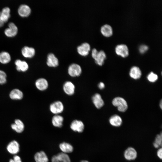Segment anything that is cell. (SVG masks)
<instances>
[{
	"label": "cell",
	"instance_id": "cell-1",
	"mask_svg": "<svg viewBox=\"0 0 162 162\" xmlns=\"http://www.w3.org/2000/svg\"><path fill=\"white\" fill-rule=\"evenodd\" d=\"M91 54L97 64L99 66L103 65L106 58V54L103 50L98 51L96 49L94 48L92 50Z\"/></svg>",
	"mask_w": 162,
	"mask_h": 162
},
{
	"label": "cell",
	"instance_id": "cell-2",
	"mask_svg": "<svg viewBox=\"0 0 162 162\" xmlns=\"http://www.w3.org/2000/svg\"><path fill=\"white\" fill-rule=\"evenodd\" d=\"M112 104L117 107L118 110L121 112H125L128 109V106L126 101L121 97H116L113 99Z\"/></svg>",
	"mask_w": 162,
	"mask_h": 162
},
{
	"label": "cell",
	"instance_id": "cell-3",
	"mask_svg": "<svg viewBox=\"0 0 162 162\" xmlns=\"http://www.w3.org/2000/svg\"><path fill=\"white\" fill-rule=\"evenodd\" d=\"M68 75L71 77H78L82 74V69L79 64L75 63H73L68 66Z\"/></svg>",
	"mask_w": 162,
	"mask_h": 162
},
{
	"label": "cell",
	"instance_id": "cell-4",
	"mask_svg": "<svg viewBox=\"0 0 162 162\" xmlns=\"http://www.w3.org/2000/svg\"><path fill=\"white\" fill-rule=\"evenodd\" d=\"M64 109V105L62 102L57 100L52 103L49 106L50 112L55 115H59L62 113Z\"/></svg>",
	"mask_w": 162,
	"mask_h": 162
},
{
	"label": "cell",
	"instance_id": "cell-5",
	"mask_svg": "<svg viewBox=\"0 0 162 162\" xmlns=\"http://www.w3.org/2000/svg\"><path fill=\"white\" fill-rule=\"evenodd\" d=\"M63 89L64 93L67 95L71 96L75 93V86L72 82L66 81L63 85Z\"/></svg>",
	"mask_w": 162,
	"mask_h": 162
},
{
	"label": "cell",
	"instance_id": "cell-6",
	"mask_svg": "<svg viewBox=\"0 0 162 162\" xmlns=\"http://www.w3.org/2000/svg\"><path fill=\"white\" fill-rule=\"evenodd\" d=\"M137 152L133 147L127 148L124 152V155L125 158L128 160H132L135 159L137 157Z\"/></svg>",
	"mask_w": 162,
	"mask_h": 162
},
{
	"label": "cell",
	"instance_id": "cell-7",
	"mask_svg": "<svg viewBox=\"0 0 162 162\" xmlns=\"http://www.w3.org/2000/svg\"><path fill=\"white\" fill-rule=\"evenodd\" d=\"M52 162H71L69 156L67 154L61 152L52 157Z\"/></svg>",
	"mask_w": 162,
	"mask_h": 162
},
{
	"label": "cell",
	"instance_id": "cell-8",
	"mask_svg": "<svg viewBox=\"0 0 162 162\" xmlns=\"http://www.w3.org/2000/svg\"><path fill=\"white\" fill-rule=\"evenodd\" d=\"M90 49V45L87 42H84L77 46V50L80 55L86 56L88 54Z\"/></svg>",
	"mask_w": 162,
	"mask_h": 162
},
{
	"label": "cell",
	"instance_id": "cell-9",
	"mask_svg": "<svg viewBox=\"0 0 162 162\" xmlns=\"http://www.w3.org/2000/svg\"><path fill=\"white\" fill-rule=\"evenodd\" d=\"M70 128L74 131L81 133L84 130V125L82 121L74 120L71 122L70 125Z\"/></svg>",
	"mask_w": 162,
	"mask_h": 162
},
{
	"label": "cell",
	"instance_id": "cell-10",
	"mask_svg": "<svg viewBox=\"0 0 162 162\" xmlns=\"http://www.w3.org/2000/svg\"><path fill=\"white\" fill-rule=\"evenodd\" d=\"M46 63L48 66L55 68L58 65L59 61L54 54L50 53L47 55Z\"/></svg>",
	"mask_w": 162,
	"mask_h": 162
},
{
	"label": "cell",
	"instance_id": "cell-11",
	"mask_svg": "<svg viewBox=\"0 0 162 162\" xmlns=\"http://www.w3.org/2000/svg\"><path fill=\"white\" fill-rule=\"evenodd\" d=\"M116 53L123 57H127L129 54L128 49L127 46L124 44L117 45L115 48Z\"/></svg>",
	"mask_w": 162,
	"mask_h": 162
},
{
	"label": "cell",
	"instance_id": "cell-12",
	"mask_svg": "<svg viewBox=\"0 0 162 162\" xmlns=\"http://www.w3.org/2000/svg\"><path fill=\"white\" fill-rule=\"evenodd\" d=\"M8 27L6 28L4 30L5 35L9 37L15 36L18 32V28L15 24L13 22H10L8 24Z\"/></svg>",
	"mask_w": 162,
	"mask_h": 162
},
{
	"label": "cell",
	"instance_id": "cell-13",
	"mask_svg": "<svg viewBox=\"0 0 162 162\" xmlns=\"http://www.w3.org/2000/svg\"><path fill=\"white\" fill-rule=\"evenodd\" d=\"M35 85L38 89L41 91H44L48 88L49 83L46 79L41 78L37 80L35 82Z\"/></svg>",
	"mask_w": 162,
	"mask_h": 162
},
{
	"label": "cell",
	"instance_id": "cell-14",
	"mask_svg": "<svg viewBox=\"0 0 162 162\" xmlns=\"http://www.w3.org/2000/svg\"><path fill=\"white\" fill-rule=\"evenodd\" d=\"M92 100L95 107L98 109H100L104 105V101L99 93L94 94L92 97Z\"/></svg>",
	"mask_w": 162,
	"mask_h": 162
},
{
	"label": "cell",
	"instance_id": "cell-15",
	"mask_svg": "<svg viewBox=\"0 0 162 162\" xmlns=\"http://www.w3.org/2000/svg\"><path fill=\"white\" fill-rule=\"evenodd\" d=\"M19 146L18 142L15 140H14L8 144L7 146V149L10 154H15L19 152Z\"/></svg>",
	"mask_w": 162,
	"mask_h": 162
},
{
	"label": "cell",
	"instance_id": "cell-16",
	"mask_svg": "<svg viewBox=\"0 0 162 162\" xmlns=\"http://www.w3.org/2000/svg\"><path fill=\"white\" fill-rule=\"evenodd\" d=\"M18 11L19 14L21 16L26 17L30 14L31 9L28 5L26 4H22L19 7Z\"/></svg>",
	"mask_w": 162,
	"mask_h": 162
},
{
	"label": "cell",
	"instance_id": "cell-17",
	"mask_svg": "<svg viewBox=\"0 0 162 162\" xmlns=\"http://www.w3.org/2000/svg\"><path fill=\"white\" fill-rule=\"evenodd\" d=\"M23 56L26 58H31L33 57L35 54V50L32 47L27 46L23 47L21 50Z\"/></svg>",
	"mask_w": 162,
	"mask_h": 162
},
{
	"label": "cell",
	"instance_id": "cell-18",
	"mask_svg": "<svg viewBox=\"0 0 162 162\" xmlns=\"http://www.w3.org/2000/svg\"><path fill=\"white\" fill-rule=\"evenodd\" d=\"M15 64L16 65V69L18 71L24 72L28 69V65L25 61L18 59L15 61Z\"/></svg>",
	"mask_w": 162,
	"mask_h": 162
},
{
	"label": "cell",
	"instance_id": "cell-19",
	"mask_svg": "<svg viewBox=\"0 0 162 162\" xmlns=\"http://www.w3.org/2000/svg\"><path fill=\"white\" fill-rule=\"evenodd\" d=\"M63 117L59 115H56L52 117V122L54 127L61 128L63 125Z\"/></svg>",
	"mask_w": 162,
	"mask_h": 162
},
{
	"label": "cell",
	"instance_id": "cell-20",
	"mask_svg": "<svg viewBox=\"0 0 162 162\" xmlns=\"http://www.w3.org/2000/svg\"><path fill=\"white\" fill-rule=\"evenodd\" d=\"M141 75V71L138 67L134 66L130 69L129 75L132 78L135 80L138 79L140 78Z\"/></svg>",
	"mask_w": 162,
	"mask_h": 162
},
{
	"label": "cell",
	"instance_id": "cell-21",
	"mask_svg": "<svg viewBox=\"0 0 162 162\" xmlns=\"http://www.w3.org/2000/svg\"><path fill=\"white\" fill-rule=\"evenodd\" d=\"M109 121L111 125L115 127L120 126L122 123L121 118L117 115L111 116L109 119Z\"/></svg>",
	"mask_w": 162,
	"mask_h": 162
},
{
	"label": "cell",
	"instance_id": "cell-22",
	"mask_svg": "<svg viewBox=\"0 0 162 162\" xmlns=\"http://www.w3.org/2000/svg\"><path fill=\"white\" fill-rule=\"evenodd\" d=\"M12 128L18 133L22 132L24 129V126L23 123L19 119H16L15 123L11 125Z\"/></svg>",
	"mask_w": 162,
	"mask_h": 162
},
{
	"label": "cell",
	"instance_id": "cell-23",
	"mask_svg": "<svg viewBox=\"0 0 162 162\" xmlns=\"http://www.w3.org/2000/svg\"><path fill=\"white\" fill-rule=\"evenodd\" d=\"M36 162H48L49 160L46 153L43 151L37 152L34 156Z\"/></svg>",
	"mask_w": 162,
	"mask_h": 162
},
{
	"label": "cell",
	"instance_id": "cell-24",
	"mask_svg": "<svg viewBox=\"0 0 162 162\" xmlns=\"http://www.w3.org/2000/svg\"><path fill=\"white\" fill-rule=\"evenodd\" d=\"M9 96L13 100H21L23 97V94L19 89H14L11 91Z\"/></svg>",
	"mask_w": 162,
	"mask_h": 162
},
{
	"label": "cell",
	"instance_id": "cell-25",
	"mask_svg": "<svg viewBox=\"0 0 162 162\" xmlns=\"http://www.w3.org/2000/svg\"><path fill=\"white\" fill-rule=\"evenodd\" d=\"M100 32L103 35L106 37L111 36L113 33L111 26L107 24L104 25L101 27Z\"/></svg>",
	"mask_w": 162,
	"mask_h": 162
},
{
	"label": "cell",
	"instance_id": "cell-26",
	"mask_svg": "<svg viewBox=\"0 0 162 162\" xmlns=\"http://www.w3.org/2000/svg\"><path fill=\"white\" fill-rule=\"evenodd\" d=\"M10 9L7 7L3 8L0 12V18L4 22H7L10 16Z\"/></svg>",
	"mask_w": 162,
	"mask_h": 162
},
{
	"label": "cell",
	"instance_id": "cell-27",
	"mask_svg": "<svg viewBox=\"0 0 162 162\" xmlns=\"http://www.w3.org/2000/svg\"><path fill=\"white\" fill-rule=\"evenodd\" d=\"M59 147L62 152L67 154L72 152L73 150V146L70 144L66 142H63L59 144Z\"/></svg>",
	"mask_w": 162,
	"mask_h": 162
},
{
	"label": "cell",
	"instance_id": "cell-28",
	"mask_svg": "<svg viewBox=\"0 0 162 162\" xmlns=\"http://www.w3.org/2000/svg\"><path fill=\"white\" fill-rule=\"evenodd\" d=\"M11 60V57L9 53L6 51L0 53V62L5 64L9 62Z\"/></svg>",
	"mask_w": 162,
	"mask_h": 162
},
{
	"label": "cell",
	"instance_id": "cell-29",
	"mask_svg": "<svg viewBox=\"0 0 162 162\" xmlns=\"http://www.w3.org/2000/svg\"><path fill=\"white\" fill-rule=\"evenodd\" d=\"M162 133H161L160 134L156 135L153 143V146L154 148H157L161 147L162 144Z\"/></svg>",
	"mask_w": 162,
	"mask_h": 162
},
{
	"label": "cell",
	"instance_id": "cell-30",
	"mask_svg": "<svg viewBox=\"0 0 162 162\" xmlns=\"http://www.w3.org/2000/svg\"><path fill=\"white\" fill-rule=\"evenodd\" d=\"M158 78V75L152 72H150L147 76L148 80L149 82H152L156 81Z\"/></svg>",
	"mask_w": 162,
	"mask_h": 162
},
{
	"label": "cell",
	"instance_id": "cell-31",
	"mask_svg": "<svg viewBox=\"0 0 162 162\" xmlns=\"http://www.w3.org/2000/svg\"><path fill=\"white\" fill-rule=\"evenodd\" d=\"M6 74L4 72L0 70V84H4L6 82Z\"/></svg>",
	"mask_w": 162,
	"mask_h": 162
},
{
	"label": "cell",
	"instance_id": "cell-32",
	"mask_svg": "<svg viewBox=\"0 0 162 162\" xmlns=\"http://www.w3.org/2000/svg\"><path fill=\"white\" fill-rule=\"evenodd\" d=\"M148 49V46L145 45H142L140 46L139 50L140 53H143L147 51Z\"/></svg>",
	"mask_w": 162,
	"mask_h": 162
},
{
	"label": "cell",
	"instance_id": "cell-33",
	"mask_svg": "<svg viewBox=\"0 0 162 162\" xmlns=\"http://www.w3.org/2000/svg\"><path fill=\"white\" fill-rule=\"evenodd\" d=\"M9 162H22L20 158L17 155H15L13 159H10Z\"/></svg>",
	"mask_w": 162,
	"mask_h": 162
},
{
	"label": "cell",
	"instance_id": "cell-34",
	"mask_svg": "<svg viewBox=\"0 0 162 162\" xmlns=\"http://www.w3.org/2000/svg\"><path fill=\"white\" fill-rule=\"evenodd\" d=\"M158 157L160 159L162 158V149L161 147L158 149L157 152Z\"/></svg>",
	"mask_w": 162,
	"mask_h": 162
},
{
	"label": "cell",
	"instance_id": "cell-35",
	"mask_svg": "<svg viewBox=\"0 0 162 162\" xmlns=\"http://www.w3.org/2000/svg\"><path fill=\"white\" fill-rule=\"evenodd\" d=\"M98 86L99 89H102L104 88L105 85L102 82H100L99 83Z\"/></svg>",
	"mask_w": 162,
	"mask_h": 162
},
{
	"label": "cell",
	"instance_id": "cell-36",
	"mask_svg": "<svg viewBox=\"0 0 162 162\" xmlns=\"http://www.w3.org/2000/svg\"><path fill=\"white\" fill-rule=\"evenodd\" d=\"M0 27L2 26L4 24V22L0 18Z\"/></svg>",
	"mask_w": 162,
	"mask_h": 162
},
{
	"label": "cell",
	"instance_id": "cell-37",
	"mask_svg": "<svg viewBox=\"0 0 162 162\" xmlns=\"http://www.w3.org/2000/svg\"><path fill=\"white\" fill-rule=\"evenodd\" d=\"M160 108L161 109H162V100H161L160 103Z\"/></svg>",
	"mask_w": 162,
	"mask_h": 162
},
{
	"label": "cell",
	"instance_id": "cell-38",
	"mask_svg": "<svg viewBox=\"0 0 162 162\" xmlns=\"http://www.w3.org/2000/svg\"><path fill=\"white\" fill-rule=\"evenodd\" d=\"M80 162H89L86 160H82Z\"/></svg>",
	"mask_w": 162,
	"mask_h": 162
}]
</instances>
